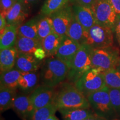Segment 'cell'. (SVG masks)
I'll return each mask as SVG.
<instances>
[{
    "label": "cell",
    "mask_w": 120,
    "mask_h": 120,
    "mask_svg": "<svg viewBox=\"0 0 120 120\" xmlns=\"http://www.w3.org/2000/svg\"><path fill=\"white\" fill-rule=\"evenodd\" d=\"M16 90L1 87L0 88V109L4 112L12 108L13 102L17 96Z\"/></svg>",
    "instance_id": "cell-25"
},
{
    "label": "cell",
    "mask_w": 120,
    "mask_h": 120,
    "mask_svg": "<svg viewBox=\"0 0 120 120\" xmlns=\"http://www.w3.org/2000/svg\"><path fill=\"white\" fill-rule=\"evenodd\" d=\"M58 110L56 105L52 103L45 107L37 109L34 111L30 120H47L52 115H55Z\"/></svg>",
    "instance_id": "cell-29"
},
{
    "label": "cell",
    "mask_w": 120,
    "mask_h": 120,
    "mask_svg": "<svg viewBox=\"0 0 120 120\" xmlns=\"http://www.w3.org/2000/svg\"><path fill=\"white\" fill-rule=\"evenodd\" d=\"M22 1L25 3V4H26L28 7L30 8L31 6L37 4L39 1H40V0H22Z\"/></svg>",
    "instance_id": "cell-39"
},
{
    "label": "cell",
    "mask_w": 120,
    "mask_h": 120,
    "mask_svg": "<svg viewBox=\"0 0 120 120\" xmlns=\"http://www.w3.org/2000/svg\"><path fill=\"white\" fill-rule=\"evenodd\" d=\"M83 120H108L104 117H103L99 116V115H97L96 113H94L88 117L86 118V119Z\"/></svg>",
    "instance_id": "cell-38"
},
{
    "label": "cell",
    "mask_w": 120,
    "mask_h": 120,
    "mask_svg": "<svg viewBox=\"0 0 120 120\" xmlns=\"http://www.w3.org/2000/svg\"><path fill=\"white\" fill-rule=\"evenodd\" d=\"M74 1L76 2V4L91 8L95 2L96 0H74Z\"/></svg>",
    "instance_id": "cell-34"
},
{
    "label": "cell",
    "mask_w": 120,
    "mask_h": 120,
    "mask_svg": "<svg viewBox=\"0 0 120 120\" xmlns=\"http://www.w3.org/2000/svg\"><path fill=\"white\" fill-rule=\"evenodd\" d=\"M18 27L14 25H7L0 37L1 49L15 47L18 37Z\"/></svg>",
    "instance_id": "cell-20"
},
{
    "label": "cell",
    "mask_w": 120,
    "mask_h": 120,
    "mask_svg": "<svg viewBox=\"0 0 120 120\" xmlns=\"http://www.w3.org/2000/svg\"><path fill=\"white\" fill-rule=\"evenodd\" d=\"M63 36L55 32H52L42 41V46L46 52V57L55 56L61 45Z\"/></svg>",
    "instance_id": "cell-22"
},
{
    "label": "cell",
    "mask_w": 120,
    "mask_h": 120,
    "mask_svg": "<svg viewBox=\"0 0 120 120\" xmlns=\"http://www.w3.org/2000/svg\"><path fill=\"white\" fill-rule=\"evenodd\" d=\"M91 9L96 23L113 30L117 14L108 0H96Z\"/></svg>",
    "instance_id": "cell-7"
},
{
    "label": "cell",
    "mask_w": 120,
    "mask_h": 120,
    "mask_svg": "<svg viewBox=\"0 0 120 120\" xmlns=\"http://www.w3.org/2000/svg\"><path fill=\"white\" fill-rule=\"evenodd\" d=\"M93 48L87 43L81 45L69 69L67 79L74 84L84 73L92 68V52Z\"/></svg>",
    "instance_id": "cell-3"
},
{
    "label": "cell",
    "mask_w": 120,
    "mask_h": 120,
    "mask_svg": "<svg viewBox=\"0 0 120 120\" xmlns=\"http://www.w3.org/2000/svg\"><path fill=\"white\" fill-rule=\"evenodd\" d=\"M118 43H119V44H120V41L119 42H118Z\"/></svg>",
    "instance_id": "cell-43"
},
{
    "label": "cell",
    "mask_w": 120,
    "mask_h": 120,
    "mask_svg": "<svg viewBox=\"0 0 120 120\" xmlns=\"http://www.w3.org/2000/svg\"><path fill=\"white\" fill-rule=\"evenodd\" d=\"M41 64V61L37 59L34 55L19 52L15 67L21 72H30L37 71Z\"/></svg>",
    "instance_id": "cell-13"
},
{
    "label": "cell",
    "mask_w": 120,
    "mask_h": 120,
    "mask_svg": "<svg viewBox=\"0 0 120 120\" xmlns=\"http://www.w3.org/2000/svg\"><path fill=\"white\" fill-rule=\"evenodd\" d=\"M49 16L52 20L54 32L64 36L66 34L73 16L72 6L67 4Z\"/></svg>",
    "instance_id": "cell-8"
},
{
    "label": "cell",
    "mask_w": 120,
    "mask_h": 120,
    "mask_svg": "<svg viewBox=\"0 0 120 120\" xmlns=\"http://www.w3.org/2000/svg\"><path fill=\"white\" fill-rule=\"evenodd\" d=\"M40 81L41 85L51 87H55L59 85L55 75L45 62L43 63L40 73Z\"/></svg>",
    "instance_id": "cell-28"
},
{
    "label": "cell",
    "mask_w": 120,
    "mask_h": 120,
    "mask_svg": "<svg viewBox=\"0 0 120 120\" xmlns=\"http://www.w3.org/2000/svg\"><path fill=\"white\" fill-rule=\"evenodd\" d=\"M109 90L106 86L86 97L94 113L108 120H117L118 117L111 101Z\"/></svg>",
    "instance_id": "cell-2"
},
{
    "label": "cell",
    "mask_w": 120,
    "mask_h": 120,
    "mask_svg": "<svg viewBox=\"0 0 120 120\" xmlns=\"http://www.w3.org/2000/svg\"><path fill=\"white\" fill-rule=\"evenodd\" d=\"M15 3L12 0H1L0 1V8L1 14L6 17V16L11 10Z\"/></svg>",
    "instance_id": "cell-32"
},
{
    "label": "cell",
    "mask_w": 120,
    "mask_h": 120,
    "mask_svg": "<svg viewBox=\"0 0 120 120\" xmlns=\"http://www.w3.org/2000/svg\"><path fill=\"white\" fill-rule=\"evenodd\" d=\"M72 9L76 19L86 31H88L96 23L94 13L90 8L76 4L72 6Z\"/></svg>",
    "instance_id": "cell-14"
},
{
    "label": "cell",
    "mask_w": 120,
    "mask_h": 120,
    "mask_svg": "<svg viewBox=\"0 0 120 120\" xmlns=\"http://www.w3.org/2000/svg\"><path fill=\"white\" fill-rule=\"evenodd\" d=\"M40 18L34 17L18 27V35L40 41L37 32V22Z\"/></svg>",
    "instance_id": "cell-24"
},
{
    "label": "cell",
    "mask_w": 120,
    "mask_h": 120,
    "mask_svg": "<svg viewBox=\"0 0 120 120\" xmlns=\"http://www.w3.org/2000/svg\"><path fill=\"white\" fill-rule=\"evenodd\" d=\"M19 52L15 47L1 49L0 70L1 73L14 68Z\"/></svg>",
    "instance_id": "cell-17"
},
{
    "label": "cell",
    "mask_w": 120,
    "mask_h": 120,
    "mask_svg": "<svg viewBox=\"0 0 120 120\" xmlns=\"http://www.w3.org/2000/svg\"><path fill=\"white\" fill-rule=\"evenodd\" d=\"M88 31H86L75 17L74 13L66 35L79 42L80 45L86 43Z\"/></svg>",
    "instance_id": "cell-18"
},
{
    "label": "cell",
    "mask_w": 120,
    "mask_h": 120,
    "mask_svg": "<svg viewBox=\"0 0 120 120\" xmlns=\"http://www.w3.org/2000/svg\"><path fill=\"white\" fill-rule=\"evenodd\" d=\"M47 120H58V119L56 117L55 115H52V116H51L49 117L48 118Z\"/></svg>",
    "instance_id": "cell-40"
},
{
    "label": "cell",
    "mask_w": 120,
    "mask_h": 120,
    "mask_svg": "<svg viewBox=\"0 0 120 120\" xmlns=\"http://www.w3.org/2000/svg\"><path fill=\"white\" fill-rule=\"evenodd\" d=\"M34 55L37 59L40 60V61H42V60L46 57V52L45 51V50L43 49L42 47L38 48L35 51Z\"/></svg>",
    "instance_id": "cell-35"
},
{
    "label": "cell",
    "mask_w": 120,
    "mask_h": 120,
    "mask_svg": "<svg viewBox=\"0 0 120 120\" xmlns=\"http://www.w3.org/2000/svg\"><path fill=\"white\" fill-rule=\"evenodd\" d=\"M86 43L93 49H101L113 46V30L96 23L88 31Z\"/></svg>",
    "instance_id": "cell-6"
},
{
    "label": "cell",
    "mask_w": 120,
    "mask_h": 120,
    "mask_svg": "<svg viewBox=\"0 0 120 120\" xmlns=\"http://www.w3.org/2000/svg\"><path fill=\"white\" fill-rule=\"evenodd\" d=\"M117 15H120V0H108Z\"/></svg>",
    "instance_id": "cell-36"
},
{
    "label": "cell",
    "mask_w": 120,
    "mask_h": 120,
    "mask_svg": "<svg viewBox=\"0 0 120 120\" xmlns=\"http://www.w3.org/2000/svg\"><path fill=\"white\" fill-rule=\"evenodd\" d=\"M29 10L22 0H17L6 16L7 25H20L28 17Z\"/></svg>",
    "instance_id": "cell-11"
},
{
    "label": "cell",
    "mask_w": 120,
    "mask_h": 120,
    "mask_svg": "<svg viewBox=\"0 0 120 120\" xmlns=\"http://www.w3.org/2000/svg\"><path fill=\"white\" fill-rule=\"evenodd\" d=\"M45 62L55 75L58 84L67 79L69 67L57 57H51L45 60Z\"/></svg>",
    "instance_id": "cell-16"
},
{
    "label": "cell",
    "mask_w": 120,
    "mask_h": 120,
    "mask_svg": "<svg viewBox=\"0 0 120 120\" xmlns=\"http://www.w3.org/2000/svg\"><path fill=\"white\" fill-rule=\"evenodd\" d=\"M109 91L112 105L119 118L120 117V89L109 87Z\"/></svg>",
    "instance_id": "cell-31"
},
{
    "label": "cell",
    "mask_w": 120,
    "mask_h": 120,
    "mask_svg": "<svg viewBox=\"0 0 120 120\" xmlns=\"http://www.w3.org/2000/svg\"><path fill=\"white\" fill-rule=\"evenodd\" d=\"M114 34L116 36L118 42L120 41V15H117L116 22L113 27Z\"/></svg>",
    "instance_id": "cell-33"
},
{
    "label": "cell",
    "mask_w": 120,
    "mask_h": 120,
    "mask_svg": "<svg viewBox=\"0 0 120 120\" xmlns=\"http://www.w3.org/2000/svg\"><path fill=\"white\" fill-rule=\"evenodd\" d=\"M54 32L53 23L49 16H42L37 22V32L39 39L42 42L43 39Z\"/></svg>",
    "instance_id": "cell-26"
},
{
    "label": "cell",
    "mask_w": 120,
    "mask_h": 120,
    "mask_svg": "<svg viewBox=\"0 0 120 120\" xmlns=\"http://www.w3.org/2000/svg\"><path fill=\"white\" fill-rule=\"evenodd\" d=\"M15 47L19 53L34 55L35 51L42 46V42L39 40L18 35Z\"/></svg>",
    "instance_id": "cell-19"
},
{
    "label": "cell",
    "mask_w": 120,
    "mask_h": 120,
    "mask_svg": "<svg viewBox=\"0 0 120 120\" xmlns=\"http://www.w3.org/2000/svg\"><path fill=\"white\" fill-rule=\"evenodd\" d=\"M116 69L120 72V60L119 62H118L117 66V67H116Z\"/></svg>",
    "instance_id": "cell-41"
},
{
    "label": "cell",
    "mask_w": 120,
    "mask_h": 120,
    "mask_svg": "<svg viewBox=\"0 0 120 120\" xmlns=\"http://www.w3.org/2000/svg\"><path fill=\"white\" fill-rule=\"evenodd\" d=\"M56 94L54 87L41 85L30 94V98L36 110L53 103Z\"/></svg>",
    "instance_id": "cell-9"
},
{
    "label": "cell",
    "mask_w": 120,
    "mask_h": 120,
    "mask_svg": "<svg viewBox=\"0 0 120 120\" xmlns=\"http://www.w3.org/2000/svg\"><path fill=\"white\" fill-rule=\"evenodd\" d=\"M104 76L106 86L120 89V72L116 68L104 71Z\"/></svg>",
    "instance_id": "cell-30"
},
{
    "label": "cell",
    "mask_w": 120,
    "mask_h": 120,
    "mask_svg": "<svg viewBox=\"0 0 120 120\" xmlns=\"http://www.w3.org/2000/svg\"><path fill=\"white\" fill-rule=\"evenodd\" d=\"M54 103L60 109L91 108L87 97L72 83L62 85L55 96Z\"/></svg>",
    "instance_id": "cell-1"
},
{
    "label": "cell",
    "mask_w": 120,
    "mask_h": 120,
    "mask_svg": "<svg viewBox=\"0 0 120 120\" xmlns=\"http://www.w3.org/2000/svg\"><path fill=\"white\" fill-rule=\"evenodd\" d=\"M80 46L79 42L66 35L64 36L55 56L64 62L70 69Z\"/></svg>",
    "instance_id": "cell-10"
},
{
    "label": "cell",
    "mask_w": 120,
    "mask_h": 120,
    "mask_svg": "<svg viewBox=\"0 0 120 120\" xmlns=\"http://www.w3.org/2000/svg\"><path fill=\"white\" fill-rule=\"evenodd\" d=\"M12 1H13V2H14V3H15V2H16L17 1V0H12Z\"/></svg>",
    "instance_id": "cell-42"
},
{
    "label": "cell",
    "mask_w": 120,
    "mask_h": 120,
    "mask_svg": "<svg viewBox=\"0 0 120 120\" xmlns=\"http://www.w3.org/2000/svg\"></svg>",
    "instance_id": "cell-44"
},
{
    "label": "cell",
    "mask_w": 120,
    "mask_h": 120,
    "mask_svg": "<svg viewBox=\"0 0 120 120\" xmlns=\"http://www.w3.org/2000/svg\"><path fill=\"white\" fill-rule=\"evenodd\" d=\"M70 0H46L40 11L42 16H49L68 4Z\"/></svg>",
    "instance_id": "cell-27"
},
{
    "label": "cell",
    "mask_w": 120,
    "mask_h": 120,
    "mask_svg": "<svg viewBox=\"0 0 120 120\" xmlns=\"http://www.w3.org/2000/svg\"><path fill=\"white\" fill-rule=\"evenodd\" d=\"M91 59L92 68L106 71L116 68L120 60V52L118 48L114 45L101 49H93Z\"/></svg>",
    "instance_id": "cell-4"
},
{
    "label": "cell",
    "mask_w": 120,
    "mask_h": 120,
    "mask_svg": "<svg viewBox=\"0 0 120 120\" xmlns=\"http://www.w3.org/2000/svg\"><path fill=\"white\" fill-rule=\"evenodd\" d=\"M40 74L36 71L22 72L19 82V89L25 94H31L38 86Z\"/></svg>",
    "instance_id": "cell-15"
},
{
    "label": "cell",
    "mask_w": 120,
    "mask_h": 120,
    "mask_svg": "<svg viewBox=\"0 0 120 120\" xmlns=\"http://www.w3.org/2000/svg\"><path fill=\"white\" fill-rule=\"evenodd\" d=\"M63 120H83L95 113L91 108L58 109Z\"/></svg>",
    "instance_id": "cell-23"
},
{
    "label": "cell",
    "mask_w": 120,
    "mask_h": 120,
    "mask_svg": "<svg viewBox=\"0 0 120 120\" xmlns=\"http://www.w3.org/2000/svg\"><path fill=\"white\" fill-rule=\"evenodd\" d=\"M74 85L87 97L106 86L104 71L97 68H91L78 79Z\"/></svg>",
    "instance_id": "cell-5"
},
{
    "label": "cell",
    "mask_w": 120,
    "mask_h": 120,
    "mask_svg": "<svg viewBox=\"0 0 120 120\" xmlns=\"http://www.w3.org/2000/svg\"><path fill=\"white\" fill-rule=\"evenodd\" d=\"M21 73V72L15 67L1 73V87L17 90L19 88V82Z\"/></svg>",
    "instance_id": "cell-21"
},
{
    "label": "cell",
    "mask_w": 120,
    "mask_h": 120,
    "mask_svg": "<svg viewBox=\"0 0 120 120\" xmlns=\"http://www.w3.org/2000/svg\"><path fill=\"white\" fill-rule=\"evenodd\" d=\"M7 23L6 17L2 15H0V32L2 34L7 26Z\"/></svg>",
    "instance_id": "cell-37"
},
{
    "label": "cell",
    "mask_w": 120,
    "mask_h": 120,
    "mask_svg": "<svg viewBox=\"0 0 120 120\" xmlns=\"http://www.w3.org/2000/svg\"><path fill=\"white\" fill-rule=\"evenodd\" d=\"M12 109L22 120H30L35 109L30 100V95H17L13 102Z\"/></svg>",
    "instance_id": "cell-12"
}]
</instances>
